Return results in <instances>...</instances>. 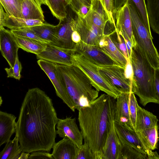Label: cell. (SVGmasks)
I'll use <instances>...</instances> for the list:
<instances>
[{
	"mask_svg": "<svg viewBox=\"0 0 159 159\" xmlns=\"http://www.w3.org/2000/svg\"><path fill=\"white\" fill-rule=\"evenodd\" d=\"M79 148L70 139L63 138L55 143L52 154L55 159H75Z\"/></svg>",
	"mask_w": 159,
	"mask_h": 159,
	"instance_id": "44dd1931",
	"label": "cell"
},
{
	"mask_svg": "<svg viewBox=\"0 0 159 159\" xmlns=\"http://www.w3.org/2000/svg\"><path fill=\"white\" fill-rule=\"evenodd\" d=\"M157 68H159V64H158V67Z\"/></svg>",
	"mask_w": 159,
	"mask_h": 159,
	"instance_id": "11a10c76",
	"label": "cell"
},
{
	"mask_svg": "<svg viewBox=\"0 0 159 159\" xmlns=\"http://www.w3.org/2000/svg\"><path fill=\"white\" fill-rule=\"evenodd\" d=\"M130 93H121L116 99L114 121L121 123L134 129L129 109Z\"/></svg>",
	"mask_w": 159,
	"mask_h": 159,
	"instance_id": "ffe728a7",
	"label": "cell"
},
{
	"mask_svg": "<svg viewBox=\"0 0 159 159\" xmlns=\"http://www.w3.org/2000/svg\"><path fill=\"white\" fill-rule=\"evenodd\" d=\"M84 19L104 31L108 18L102 0H92L89 10Z\"/></svg>",
	"mask_w": 159,
	"mask_h": 159,
	"instance_id": "d6986e66",
	"label": "cell"
},
{
	"mask_svg": "<svg viewBox=\"0 0 159 159\" xmlns=\"http://www.w3.org/2000/svg\"></svg>",
	"mask_w": 159,
	"mask_h": 159,
	"instance_id": "9f6ffc18",
	"label": "cell"
},
{
	"mask_svg": "<svg viewBox=\"0 0 159 159\" xmlns=\"http://www.w3.org/2000/svg\"><path fill=\"white\" fill-rule=\"evenodd\" d=\"M121 145L113 122L102 148L101 159H120Z\"/></svg>",
	"mask_w": 159,
	"mask_h": 159,
	"instance_id": "ac0fdd59",
	"label": "cell"
},
{
	"mask_svg": "<svg viewBox=\"0 0 159 159\" xmlns=\"http://www.w3.org/2000/svg\"><path fill=\"white\" fill-rule=\"evenodd\" d=\"M31 27L39 37L48 43H51L55 36L56 25L45 23Z\"/></svg>",
	"mask_w": 159,
	"mask_h": 159,
	"instance_id": "f546056e",
	"label": "cell"
},
{
	"mask_svg": "<svg viewBox=\"0 0 159 159\" xmlns=\"http://www.w3.org/2000/svg\"><path fill=\"white\" fill-rule=\"evenodd\" d=\"M22 69L21 63L19 60L18 53L17 54L16 61L13 67L5 69L8 78H12L20 80L21 75V72Z\"/></svg>",
	"mask_w": 159,
	"mask_h": 159,
	"instance_id": "8d00e7d4",
	"label": "cell"
},
{
	"mask_svg": "<svg viewBox=\"0 0 159 159\" xmlns=\"http://www.w3.org/2000/svg\"><path fill=\"white\" fill-rule=\"evenodd\" d=\"M104 9L107 16L109 22L116 27L115 16L113 14L112 0H102Z\"/></svg>",
	"mask_w": 159,
	"mask_h": 159,
	"instance_id": "ab89813d",
	"label": "cell"
},
{
	"mask_svg": "<svg viewBox=\"0 0 159 159\" xmlns=\"http://www.w3.org/2000/svg\"><path fill=\"white\" fill-rule=\"evenodd\" d=\"M75 52L81 54L97 66L117 65L99 46L87 44L81 40L76 44Z\"/></svg>",
	"mask_w": 159,
	"mask_h": 159,
	"instance_id": "8fae6325",
	"label": "cell"
},
{
	"mask_svg": "<svg viewBox=\"0 0 159 159\" xmlns=\"http://www.w3.org/2000/svg\"><path fill=\"white\" fill-rule=\"evenodd\" d=\"M59 119L52 100L38 88L29 89L20 108L16 136L22 152H49L55 143Z\"/></svg>",
	"mask_w": 159,
	"mask_h": 159,
	"instance_id": "6da1fadb",
	"label": "cell"
},
{
	"mask_svg": "<svg viewBox=\"0 0 159 159\" xmlns=\"http://www.w3.org/2000/svg\"><path fill=\"white\" fill-rule=\"evenodd\" d=\"M71 37L73 41L75 44L79 42L81 40L80 34L75 30H73Z\"/></svg>",
	"mask_w": 159,
	"mask_h": 159,
	"instance_id": "7dc6e473",
	"label": "cell"
},
{
	"mask_svg": "<svg viewBox=\"0 0 159 159\" xmlns=\"http://www.w3.org/2000/svg\"><path fill=\"white\" fill-rule=\"evenodd\" d=\"M146 155L141 153L133 148L122 143L120 159H146Z\"/></svg>",
	"mask_w": 159,
	"mask_h": 159,
	"instance_id": "d6a6232c",
	"label": "cell"
},
{
	"mask_svg": "<svg viewBox=\"0 0 159 159\" xmlns=\"http://www.w3.org/2000/svg\"><path fill=\"white\" fill-rule=\"evenodd\" d=\"M158 121L156 116L138 104L135 131H140L154 127L157 125Z\"/></svg>",
	"mask_w": 159,
	"mask_h": 159,
	"instance_id": "cb8c5ba5",
	"label": "cell"
},
{
	"mask_svg": "<svg viewBox=\"0 0 159 159\" xmlns=\"http://www.w3.org/2000/svg\"><path fill=\"white\" fill-rule=\"evenodd\" d=\"M126 0H112L113 14L115 17L117 11L125 3Z\"/></svg>",
	"mask_w": 159,
	"mask_h": 159,
	"instance_id": "f6af8a7d",
	"label": "cell"
},
{
	"mask_svg": "<svg viewBox=\"0 0 159 159\" xmlns=\"http://www.w3.org/2000/svg\"><path fill=\"white\" fill-rule=\"evenodd\" d=\"M97 66L100 75L113 87L121 93L132 92L131 82L125 75V68L117 64Z\"/></svg>",
	"mask_w": 159,
	"mask_h": 159,
	"instance_id": "ba28073f",
	"label": "cell"
},
{
	"mask_svg": "<svg viewBox=\"0 0 159 159\" xmlns=\"http://www.w3.org/2000/svg\"><path fill=\"white\" fill-rule=\"evenodd\" d=\"M116 99L102 94L88 107L78 110V120L84 143L95 159H101L103 148L114 121Z\"/></svg>",
	"mask_w": 159,
	"mask_h": 159,
	"instance_id": "7a4b0ae2",
	"label": "cell"
},
{
	"mask_svg": "<svg viewBox=\"0 0 159 159\" xmlns=\"http://www.w3.org/2000/svg\"><path fill=\"white\" fill-rule=\"evenodd\" d=\"M22 18L37 20L44 22V16L41 8L33 0H24L21 3Z\"/></svg>",
	"mask_w": 159,
	"mask_h": 159,
	"instance_id": "d4e9b609",
	"label": "cell"
},
{
	"mask_svg": "<svg viewBox=\"0 0 159 159\" xmlns=\"http://www.w3.org/2000/svg\"><path fill=\"white\" fill-rule=\"evenodd\" d=\"M158 125L140 131H135L147 156V159H159L157 152H152L157 147Z\"/></svg>",
	"mask_w": 159,
	"mask_h": 159,
	"instance_id": "5bb4252c",
	"label": "cell"
},
{
	"mask_svg": "<svg viewBox=\"0 0 159 159\" xmlns=\"http://www.w3.org/2000/svg\"><path fill=\"white\" fill-rule=\"evenodd\" d=\"M28 159H52L54 158L52 154L48 153V152L43 151H38L32 152L30 155Z\"/></svg>",
	"mask_w": 159,
	"mask_h": 159,
	"instance_id": "60d3db41",
	"label": "cell"
},
{
	"mask_svg": "<svg viewBox=\"0 0 159 159\" xmlns=\"http://www.w3.org/2000/svg\"><path fill=\"white\" fill-rule=\"evenodd\" d=\"M56 128L57 134L60 137L70 139L79 148L83 144V136L75 118L66 116L65 119H59Z\"/></svg>",
	"mask_w": 159,
	"mask_h": 159,
	"instance_id": "7c38bea8",
	"label": "cell"
},
{
	"mask_svg": "<svg viewBox=\"0 0 159 159\" xmlns=\"http://www.w3.org/2000/svg\"><path fill=\"white\" fill-rule=\"evenodd\" d=\"M39 1L40 6H41L42 4H44L47 6L48 5L46 0H39Z\"/></svg>",
	"mask_w": 159,
	"mask_h": 159,
	"instance_id": "f907efd6",
	"label": "cell"
},
{
	"mask_svg": "<svg viewBox=\"0 0 159 159\" xmlns=\"http://www.w3.org/2000/svg\"><path fill=\"white\" fill-rule=\"evenodd\" d=\"M114 125L116 131L122 144L132 147L141 153L147 155L134 129L114 121Z\"/></svg>",
	"mask_w": 159,
	"mask_h": 159,
	"instance_id": "e0dca14e",
	"label": "cell"
},
{
	"mask_svg": "<svg viewBox=\"0 0 159 159\" xmlns=\"http://www.w3.org/2000/svg\"><path fill=\"white\" fill-rule=\"evenodd\" d=\"M39 6L41 7L40 6L39 0H33Z\"/></svg>",
	"mask_w": 159,
	"mask_h": 159,
	"instance_id": "f5cc1de1",
	"label": "cell"
},
{
	"mask_svg": "<svg viewBox=\"0 0 159 159\" xmlns=\"http://www.w3.org/2000/svg\"><path fill=\"white\" fill-rule=\"evenodd\" d=\"M72 65L80 69L87 75L93 87L116 99L121 92L112 86L98 71L97 66L81 54L74 52L71 55Z\"/></svg>",
	"mask_w": 159,
	"mask_h": 159,
	"instance_id": "8992f818",
	"label": "cell"
},
{
	"mask_svg": "<svg viewBox=\"0 0 159 159\" xmlns=\"http://www.w3.org/2000/svg\"><path fill=\"white\" fill-rule=\"evenodd\" d=\"M125 74L126 77L131 82L133 76V70L130 59L127 61L125 69Z\"/></svg>",
	"mask_w": 159,
	"mask_h": 159,
	"instance_id": "7bdbcfd3",
	"label": "cell"
},
{
	"mask_svg": "<svg viewBox=\"0 0 159 159\" xmlns=\"http://www.w3.org/2000/svg\"><path fill=\"white\" fill-rule=\"evenodd\" d=\"M11 31L16 36H21L28 38L36 40L44 43H48L39 37L31 29V27H26L15 30H11Z\"/></svg>",
	"mask_w": 159,
	"mask_h": 159,
	"instance_id": "d590c367",
	"label": "cell"
},
{
	"mask_svg": "<svg viewBox=\"0 0 159 159\" xmlns=\"http://www.w3.org/2000/svg\"><path fill=\"white\" fill-rule=\"evenodd\" d=\"M19 48L15 36L11 30L0 27V51L10 67L14 66Z\"/></svg>",
	"mask_w": 159,
	"mask_h": 159,
	"instance_id": "4fadbf2b",
	"label": "cell"
},
{
	"mask_svg": "<svg viewBox=\"0 0 159 159\" xmlns=\"http://www.w3.org/2000/svg\"><path fill=\"white\" fill-rule=\"evenodd\" d=\"M16 118L13 114L0 111V147L9 141L16 132Z\"/></svg>",
	"mask_w": 159,
	"mask_h": 159,
	"instance_id": "7402d4cb",
	"label": "cell"
},
{
	"mask_svg": "<svg viewBox=\"0 0 159 159\" xmlns=\"http://www.w3.org/2000/svg\"><path fill=\"white\" fill-rule=\"evenodd\" d=\"M68 5H69L71 3L73 0H65Z\"/></svg>",
	"mask_w": 159,
	"mask_h": 159,
	"instance_id": "816d5d0a",
	"label": "cell"
},
{
	"mask_svg": "<svg viewBox=\"0 0 159 159\" xmlns=\"http://www.w3.org/2000/svg\"><path fill=\"white\" fill-rule=\"evenodd\" d=\"M90 7L85 5H81L76 12L77 16L84 18L88 13Z\"/></svg>",
	"mask_w": 159,
	"mask_h": 159,
	"instance_id": "bcb514c9",
	"label": "cell"
},
{
	"mask_svg": "<svg viewBox=\"0 0 159 159\" xmlns=\"http://www.w3.org/2000/svg\"><path fill=\"white\" fill-rule=\"evenodd\" d=\"M45 23L37 20L15 17L9 15L6 12L3 26L11 30H15L44 25Z\"/></svg>",
	"mask_w": 159,
	"mask_h": 159,
	"instance_id": "484cf974",
	"label": "cell"
},
{
	"mask_svg": "<svg viewBox=\"0 0 159 159\" xmlns=\"http://www.w3.org/2000/svg\"><path fill=\"white\" fill-rule=\"evenodd\" d=\"M110 36L113 43L125 56L127 61L130 59L125 42L123 37L116 30Z\"/></svg>",
	"mask_w": 159,
	"mask_h": 159,
	"instance_id": "836d02e7",
	"label": "cell"
},
{
	"mask_svg": "<svg viewBox=\"0 0 159 159\" xmlns=\"http://www.w3.org/2000/svg\"><path fill=\"white\" fill-rule=\"evenodd\" d=\"M30 155V153L22 152L18 159H27Z\"/></svg>",
	"mask_w": 159,
	"mask_h": 159,
	"instance_id": "681fc988",
	"label": "cell"
},
{
	"mask_svg": "<svg viewBox=\"0 0 159 159\" xmlns=\"http://www.w3.org/2000/svg\"><path fill=\"white\" fill-rule=\"evenodd\" d=\"M138 104L134 94L131 92L130 93L129 98V109L130 119L134 130L136 123Z\"/></svg>",
	"mask_w": 159,
	"mask_h": 159,
	"instance_id": "74e56055",
	"label": "cell"
},
{
	"mask_svg": "<svg viewBox=\"0 0 159 159\" xmlns=\"http://www.w3.org/2000/svg\"><path fill=\"white\" fill-rule=\"evenodd\" d=\"M139 12L147 28L151 32L145 0H131Z\"/></svg>",
	"mask_w": 159,
	"mask_h": 159,
	"instance_id": "e575fe53",
	"label": "cell"
},
{
	"mask_svg": "<svg viewBox=\"0 0 159 159\" xmlns=\"http://www.w3.org/2000/svg\"><path fill=\"white\" fill-rule=\"evenodd\" d=\"M98 46L118 65L125 68L127 60L113 43L110 35L104 34L99 42Z\"/></svg>",
	"mask_w": 159,
	"mask_h": 159,
	"instance_id": "603a6c76",
	"label": "cell"
},
{
	"mask_svg": "<svg viewBox=\"0 0 159 159\" xmlns=\"http://www.w3.org/2000/svg\"><path fill=\"white\" fill-rule=\"evenodd\" d=\"M72 53L60 49L48 43L46 44L45 49L36 55V57L38 60H43L56 64L70 66L72 65Z\"/></svg>",
	"mask_w": 159,
	"mask_h": 159,
	"instance_id": "2e32d148",
	"label": "cell"
},
{
	"mask_svg": "<svg viewBox=\"0 0 159 159\" xmlns=\"http://www.w3.org/2000/svg\"><path fill=\"white\" fill-rule=\"evenodd\" d=\"M0 2L7 14L22 18L21 3L18 0H0Z\"/></svg>",
	"mask_w": 159,
	"mask_h": 159,
	"instance_id": "1f68e13d",
	"label": "cell"
},
{
	"mask_svg": "<svg viewBox=\"0 0 159 159\" xmlns=\"http://www.w3.org/2000/svg\"><path fill=\"white\" fill-rule=\"evenodd\" d=\"M72 28L80 34L81 40L91 45L98 46L104 35V31L92 23L77 16L75 19L71 18Z\"/></svg>",
	"mask_w": 159,
	"mask_h": 159,
	"instance_id": "9c48e42d",
	"label": "cell"
},
{
	"mask_svg": "<svg viewBox=\"0 0 159 159\" xmlns=\"http://www.w3.org/2000/svg\"><path fill=\"white\" fill-rule=\"evenodd\" d=\"M15 38L19 48L36 55L39 54L45 49L47 44L25 37L15 36Z\"/></svg>",
	"mask_w": 159,
	"mask_h": 159,
	"instance_id": "4316f807",
	"label": "cell"
},
{
	"mask_svg": "<svg viewBox=\"0 0 159 159\" xmlns=\"http://www.w3.org/2000/svg\"><path fill=\"white\" fill-rule=\"evenodd\" d=\"M48 5L54 16L60 20L67 18L66 6L65 0H46Z\"/></svg>",
	"mask_w": 159,
	"mask_h": 159,
	"instance_id": "4dcf8cb0",
	"label": "cell"
},
{
	"mask_svg": "<svg viewBox=\"0 0 159 159\" xmlns=\"http://www.w3.org/2000/svg\"><path fill=\"white\" fill-rule=\"evenodd\" d=\"M55 36L50 44L63 50L73 53L76 44L72 41L73 31L71 19L60 20L56 25Z\"/></svg>",
	"mask_w": 159,
	"mask_h": 159,
	"instance_id": "30bf717a",
	"label": "cell"
},
{
	"mask_svg": "<svg viewBox=\"0 0 159 159\" xmlns=\"http://www.w3.org/2000/svg\"><path fill=\"white\" fill-rule=\"evenodd\" d=\"M0 7V27H2L3 26L6 12H4L3 10L4 8L1 3Z\"/></svg>",
	"mask_w": 159,
	"mask_h": 159,
	"instance_id": "c3c4849f",
	"label": "cell"
},
{
	"mask_svg": "<svg viewBox=\"0 0 159 159\" xmlns=\"http://www.w3.org/2000/svg\"><path fill=\"white\" fill-rule=\"evenodd\" d=\"M21 3L24 0H18Z\"/></svg>",
	"mask_w": 159,
	"mask_h": 159,
	"instance_id": "db71d44e",
	"label": "cell"
},
{
	"mask_svg": "<svg viewBox=\"0 0 159 159\" xmlns=\"http://www.w3.org/2000/svg\"><path fill=\"white\" fill-rule=\"evenodd\" d=\"M56 66L76 109L89 106L98 98L99 91L93 87L88 77L79 68L74 65Z\"/></svg>",
	"mask_w": 159,
	"mask_h": 159,
	"instance_id": "277c9868",
	"label": "cell"
},
{
	"mask_svg": "<svg viewBox=\"0 0 159 159\" xmlns=\"http://www.w3.org/2000/svg\"><path fill=\"white\" fill-rule=\"evenodd\" d=\"M115 30L119 33L125 34L132 43L133 47L135 44L129 5V0L116 11Z\"/></svg>",
	"mask_w": 159,
	"mask_h": 159,
	"instance_id": "9a60e30c",
	"label": "cell"
},
{
	"mask_svg": "<svg viewBox=\"0 0 159 159\" xmlns=\"http://www.w3.org/2000/svg\"><path fill=\"white\" fill-rule=\"evenodd\" d=\"M149 24L154 32L159 35V0H146Z\"/></svg>",
	"mask_w": 159,
	"mask_h": 159,
	"instance_id": "83f0119b",
	"label": "cell"
},
{
	"mask_svg": "<svg viewBox=\"0 0 159 159\" xmlns=\"http://www.w3.org/2000/svg\"><path fill=\"white\" fill-rule=\"evenodd\" d=\"M130 61L133 70L131 91L145 107L148 103L158 104L156 96L155 69L136 43L133 47Z\"/></svg>",
	"mask_w": 159,
	"mask_h": 159,
	"instance_id": "3957f363",
	"label": "cell"
},
{
	"mask_svg": "<svg viewBox=\"0 0 159 159\" xmlns=\"http://www.w3.org/2000/svg\"><path fill=\"white\" fill-rule=\"evenodd\" d=\"M91 2V0H73L70 6L72 10L76 12L79 7L82 5L90 7Z\"/></svg>",
	"mask_w": 159,
	"mask_h": 159,
	"instance_id": "b9f144b4",
	"label": "cell"
},
{
	"mask_svg": "<svg viewBox=\"0 0 159 159\" xmlns=\"http://www.w3.org/2000/svg\"><path fill=\"white\" fill-rule=\"evenodd\" d=\"M37 63L51 81L57 95L74 112L76 109L75 105L60 77L56 64L42 59L38 60Z\"/></svg>",
	"mask_w": 159,
	"mask_h": 159,
	"instance_id": "52a82bcc",
	"label": "cell"
},
{
	"mask_svg": "<svg viewBox=\"0 0 159 159\" xmlns=\"http://www.w3.org/2000/svg\"><path fill=\"white\" fill-rule=\"evenodd\" d=\"M134 41L152 66L158 67L159 54L152 42L153 38L142 20L134 4L129 0Z\"/></svg>",
	"mask_w": 159,
	"mask_h": 159,
	"instance_id": "5b68a950",
	"label": "cell"
},
{
	"mask_svg": "<svg viewBox=\"0 0 159 159\" xmlns=\"http://www.w3.org/2000/svg\"><path fill=\"white\" fill-rule=\"evenodd\" d=\"M19 140L15 135L12 140L7 142L0 152L1 159H18L22 151L19 144Z\"/></svg>",
	"mask_w": 159,
	"mask_h": 159,
	"instance_id": "f1b7e54d",
	"label": "cell"
},
{
	"mask_svg": "<svg viewBox=\"0 0 159 159\" xmlns=\"http://www.w3.org/2000/svg\"><path fill=\"white\" fill-rule=\"evenodd\" d=\"M75 159H95L93 154L87 143H84L79 148Z\"/></svg>",
	"mask_w": 159,
	"mask_h": 159,
	"instance_id": "f35d334b",
	"label": "cell"
},
{
	"mask_svg": "<svg viewBox=\"0 0 159 159\" xmlns=\"http://www.w3.org/2000/svg\"><path fill=\"white\" fill-rule=\"evenodd\" d=\"M155 88L156 99L159 104V69H155Z\"/></svg>",
	"mask_w": 159,
	"mask_h": 159,
	"instance_id": "ee69618b",
	"label": "cell"
}]
</instances>
